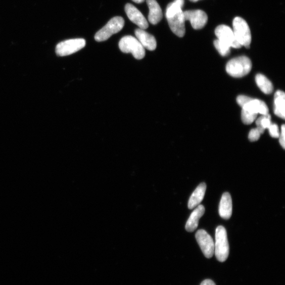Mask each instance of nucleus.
I'll return each instance as SVG.
<instances>
[{
  "mask_svg": "<svg viewBox=\"0 0 285 285\" xmlns=\"http://www.w3.org/2000/svg\"><path fill=\"white\" fill-rule=\"evenodd\" d=\"M253 99L251 98L244 96V95H241V96L237 98L236 102L238 104H239L242 108H243V107L250 102Z\"/></svg>",
  "mask_w": 285,
  "mask_h": 285,
  "instance_id": "25",
  "label": "nucleus"
},
{
  "mask_svg": "<svg viewBox=\"0 0 285 285\" xmlns=\"http://www.w3.org/2000/svg\"><path fill=\"white\" fill-rule=\"evenodd\" d=\"M205 208L203 205H199L190 215L185 224V229L188 232L194 231L198 227L200 219L203 216Z\"/></svg>",
  "mask_w": 285,
  "mask_h": 285,
  "instance_id": "14",
  "label": "nucleus"
},
{
  "mask_svg": "<svg viewBox=\"0 0 285 285\" xmlns=\"http://www.w3.org/2000/svg\"><path fill=\"white\" fill-rule=\"evenodd\" d=\"M86 45V40L84 39H70L58 43L56 48V54L59 56H66L73 54Z\"/></svg>",
  "mask_w": 285,
  "mask_h": 285,
  "instance_id": "6",
  "label": "nucleus"
},
{
  "mask_svg": "<svg viewBox=\"0 0 285 285\" xmlns=\"http://www.w3.org/2000/svg\"><path fill=\"white\" fill-rule=\"evenodd\" d=\"M183 13L185 21H189L196 30L203 29L208 22V16L203 10H188Z\"/></svg>",
  "mask_w": 285,
  "mask_h": 285,
  "instance_id": "9",
  "label": "nucleus"
},
{
  "mask_svg": "<svg viewBox=\"0 0 285 285\" xmlns=\"http://www.w3.org/2000/svg\"><path fill=\"white\" fill-rule=\"evenodd\" d=\"M270 120L271 117L269 114L266 115H263L257 119L256 122L257 128L261 134H263L265 130L269 127L271 124Z\"/></svg>",
  "mask_w": 285,
  "mask_h": 285,
  "instance_id": "20",
  "label": "nucleus"
},
{
  "mask_svg": "<svg viewBox=\"0 0 285 285\" xmlns=\"http://www.w3.org/2000/svg\"><path fill=\"white\" fill-rule=\"evenodd\" d=\"M219 213L220 217L224 219L228 220L231 218L232 203L229 193H225L223 194L219 205Z\"/></svg>",
  "mask_w": 285,
  "mask_h": 285,
  "instance_id": "13",
  "label": "nucleus"
},
{
  "mask_svg": "<svg viewBox=\"0 0 285 285\" xmlns=\"http://www.w3.org/2000/svg\"><path fill=\"white\" fill-rule=\"evenodd\" d=\"M200 285H216V284L212 280L206 279L202 282Z\"/></svg>",
  "mask_w": 285,
  "mask_h": 285,
  "instance_id": "27",
  "label": "nucleus"
},
{
  "mask_svg": "<svg viewBox=\"0 0 285 285\" xmlns=\"http://www.w3.org/2000/svg\"><path fill=\"white\" fill-rule=\"evenodd\" d=\"M206 188L207 185L204 182L198 185L188 200V208L189 209H193L199 205L204 198Z\"/></svg>",
  "mask_w": 285,
  "mask_h": 285,
  "instance_id": "16",
  "label": "nucleus"
},
{
  "mask_svg": "<svg viewBox=\"0 0 285 285\" xmlns=\"http://www.w3.org/2000/svg\"><path fill=\"white\" fill-rule=\"evenodd\" d=\"M125 10L129 19L136 24L140 29L145 30L148 28L149 24L146 18L133 5L126 4Z\"/></svg>",
  "mask_w": 285,
  "mask_h": 285,
  "instance_id": "11",
  "label": "nucleus"
},
{
  "mask_svg": "<svg viewBox=\"0 0 285 285\" xmlns=\"http://www.w3.org/2000/svg\"><path fill=\"white\" fill-rule=\"evenodd\" d=\"M214 45L222 56H226L230 53L231 47L219 39L214 42Z\"/></svg>",
  "mask_w": 285,
  "mask_h": 285,
  "instance_id": "21",
  "label": "nucleus"
},
{
  "mask_svg": "<svg viewBox=\"0 0 285 285\" xmlns=\"http://www.w3.org/2000/svg\"><path fill=\"white\" fill-rule=\"evenodd\" d=\"M252 63L251 59L246 56H241L231 59L227 64L228 74L235 78L245 76L251 71Z\"/></svg>",
  "mask_w": 285,
  "mask_h": 285,
  "instance_id": "1",
  "label": "nucleus"
},
{
  "mask_svg": "<svg viewBox=\"0 0 285 285\" xmlns=\"http://www.w3.org/2000/svg\"><path fill=\"white\" fill-rule=\"evenodd\" d=\"M119 47L124 53H132L134 57L140 60L146 56L145 49L135 38L127 35L119 42Z\"/></svg>",
  "mask_w": 285,
  "mask_h": 285,
  "instance_id": "5",
  "label": "nucleus"
},
{
  "mask_svg": "<svg viewBox=\"0 0 285 285\" xmlns=\"http://www.w3.org/2000/svg\"><path fill=\"white\" fill-rule=\"evenodd\" d=\"M257 115V114L243 109L242 112V121L246 125H250L256 120Z\"/></svg>",
  "mask_w": 285,
  "mask_h": 285,
  "instance_id": "22",
  "label": "nucleus"
},
{
  "mask_svg": "<svg viewBox=\"0 0 285 285\" xmlns=\"http://www.w3.org/2000/svg\"><path fill=\"white\" fill-rule=\"evenodd\" d=\"M285 94L284 92L278 90L274 97V113L278 117L284 119Z\"/></svg>",
  "mask_w": 285,
  "mask_h": 285,
  "instance_id": "18",
  "label": "nucleus"
},
{
  "mask_svg": "<svg viewBox=\"0 0 285 285\" xmlns=\"http://www.w3.org/2000/svg\"><path fill=\"white\" fill-rule=\"evenodd\" d=\"M189 1H191V2H194V3H196V2H198L199 0H189Z\"/></svg>",
  "mask_w": 285,
  "mask_h": 285,
  "instance_id": "29",
  "label": "nucleus"
},
{
  "mask_svg": "<svg viewBox=\"0 0 285 285\" xmlns=\"http://www.w3.org/2000/svg\"><path fill=\"white\" fill-rule=\"evenodd\" d=\"M124 25L125 21L122 17H114L95 34V40L102 42L109 39L112 35L120 32Z\"/></svg>",
  "mask_w": 285,
  "mask_h": 285,
  "instance_id": "4",
  "label": "nucleus"
},
{
  "mask_svg": "<svg viewBox=\"0 0 285 285\" xmlns=\"http://www.w3.org/2000/svg\"><path fill=\"white\" fill-rule=\"evenodd\" d=\"M132 1L136 4H141L142 3H144L145 0H132Z\"/></svg>",
  "mask_w": 285,
  "mask_h": 285,
  "instance_id": "28",
  "label": "nucleus"
},
{
  "mask_svg": "<svg viewBox=\"0 0 285 285\" xmlns=\"http://www.w3.org/2000/svg\"><path fill=\"white\" fill-rule=\"evenodd\" d=\"M233 32L235 38L242 46L247 49L252 42V34L247 22L241 17H236L232 23Z\"/></svg>",
  "mask_w": 285,
  "mask_h": 285,
  "instance_id": "3",
  "label": "nucleus"
},
{
  "mask_svg": "<svg viewBox=\"0 0 285 285\" xmlns=\"http://www.w3.org/2000/svg\"><path fill=\"white\" fill-rule=\"evenodd\" d=\"M261 134H262L259 131V130L256 128L253 129L249 132L248 138L251 141H255L259 139Z\"/></svg>",
  "mask_w": 285,
  "mask_h": 285,
  "instance_id": "23",
  "label": "nucleus"
},
{
  "mask_svg": "<svg viewBox=\"0 0 285 285\" xmlns=\"http://www.w3.org/2000/svg\"><path fill=\"white\" fill-rule=\"evenodd\" d=\"M135 34L137 39L145 49L150 51H153L156 49L157 41L153 35L141 29H136Z\"/></svg>",
  "mask_w": 285,
  "mask_h": 285,
  "instance_id": "12",
  "label": "nucleus"
},
{
  "mask_svg": "<svg viewBox=\"0 0 285 285\" xmlns=\"http://www.w3.org/2000/svg\"><path fill=\"white\" fill-rule=\"evenodd\" d=\"M256 81L260 89L266 94H270L274 89L271 81L264 75L258 74L256 76Z\"/></svg>",
  "mask_w": 285,
  "mask_h": 285,
  "instance_id": "19",
  "label": "nucleus"
},
{
  "mask_svg": "<svg viewBox=\"0 0 285 285\" xmlns=\"http://www.w3.org/2000/svg\"><path fill=\"white\" fill-rule=\"evenodd\" d=\"M218 39L229 45L233 49H239L242 46L236 40L232 29L225 25H220L215 30Z\"/></svg>",
  "mask_w": 285,
  "mask_h": 285,
  "instance_id": "10",
  "label": "nucleus"
},
{
  "mask_svg": "<svg viewBox=\"0 0 285 285\" xmlns=\"http://www.w3.org/2000/svg\"><path fill=\"white\" fill-rule=\"evenodd\" d=\"M214 254L220 262H224L229 256V245L227 231L222 225L218 227L216 230V243Z\"/></svg>",
  "mask_w": 285,
  "mask_h": 285,
  "instance_id": "2",
  "label": "nucleus"
},
{
  "mask_svg": "<svg viewBox=\"0 0 285 285\" xmlns=\"http://www.w3.org/2000/svg\"><path fill=\"white\" fill-rule=\"evenodd\" d=\"M169 25L177 36L183 37L185 33V18L182 9L166 15Z\"/></svg>",
  "mask_w": 285,
  "mask_h": 285,
  "instance_id": "7",
  "label": "nucleus"
},
{
  "mask_svg": "<svg viewBox=\"0 0 285 285\" xmlns=\"http://www.w3.org/2000/svg\"><path fill=\"white\" fill-rule=\"evenodd\" d=\"M279 142L283 149H285V126L282 125L281 128V133L279 134Z\"/></svg>",
  "mask_w": 285,
  "mask_h": 285,
  "instance_id": "26",
  "label": "nucleus"
},
{
  "mask_svg": "<svg viewBox=\"0 0 285 285\" xmlns=\"http://www.w3.org/2000/svg\"><path fill=\"white\" fill-rule=\"evenodd\" d=\"M150 10L149 20L152 25H157L163 17L162 9L156 0H147Z\"/></svg>",
  "mask_w": 285,
  "mask_h": 285,
  "instance_id": "15",
  "label": "nucleus"
},
{
  "mask_svg": "<svg viewBox=\"0 0 285 285\" xmlns=\"http://www.w3.org/2000/svg\"><path fill=\"white\" fill-rule=\"evenodd\" d=\"M196 239L205 256L211 258L215 253V243L212 237L206 231L201 229L197 232Z\"/></svg>",
  "mask_w": 285,
  "mask_h": 285,
  "instance_id": "8",
  "label": "nucleus"
},
{
  "mask_svg": "<svg viewBox=\"0 0 285 285\" xmlns=\"http://www.w3.org/2000/svg\"><path fill=\"white\" fill-rule=\"evenodd\" d=\"M268 129L270 135L271 137L274 138H279L280 133L277 125L275 124H271Z\"/></svg>",
  "mask_w": 285,
  "mask_h": 285,
  "instance_id": "24",
  "label": "nucleus"
},
{
  "mask_svg": "<svg viewBox=\"0 0 285 285\" xmlns=\"http://www.w3.org/2000/svg\"><path fill=\"white\" fill-rule=\"evenodd\" d=\"M242 108L252 113L257 114H260L263 115H268L269 112L268 107L265 103L259 100L253 99Z\"/></svg>",
  "mask_w": 285,
  "mask_h": 285,
  "instance_id": "17",
  "label": "nucleus"
}]
</instances>
